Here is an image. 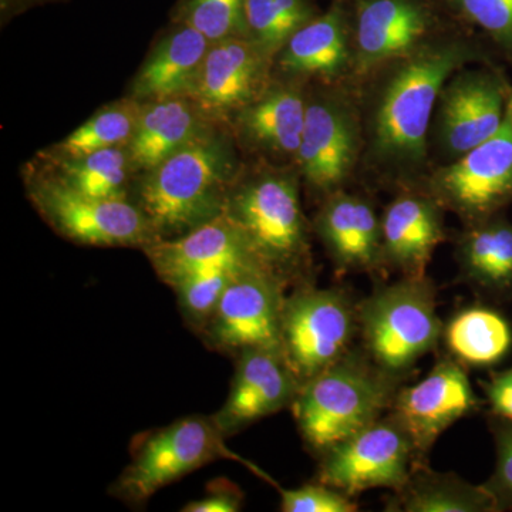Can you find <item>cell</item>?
Instances as JSON below:
<instances>
[{
    "label": "cell",
    "mask_w": 512,
    "mask_h": 512,
    "mask_svg": "<svg viewBox=\"0 0 512 512\" xmlns=\"http://www.w3.org/2000/svg\"><path fill=\"white\" fill-rule=\"evenodd\" d=\"M481 57L466 37L436 35L356 82L363 84L362 94L356 92L365 134L362 163L373 177L400 190L424 180L441 89Z\"/></svg>",
    "instance_id": "obj_1"
},
{
    "label": "cell",
    "mask_w": 512,
    "mask_h": 512,
    "mask_svg": "<svg viewBox=\"0 0 512 512\" xmlns=\"http://www.w3.org/2000/svg\"><path fill=\"white\" fill-rule=\"evenodd\" d=\"M238 180V164L225 138L202 133L146 171L137 185V207L160 239H173L217 220Z\"/></svg>",
    "instance_id": "obj_2"
},
{
    "label": "cell",
    "mask_w": 512,
    "mask_h": 512,
    "mask_svg": "<svg viewBox=\"0 0 512 512\" xmlns=\"http://www.w3.org/2000/svg\"><path fill=\"white\" fill-rule=\"evenodd\" d=\"M224 214L241 232L256 261L288 288L312 284L311 244L298 170L268 167L238 178Z\"/></svg>",
    "instance_id": "obj_3"
},
{
    "label": "cell",
    "mask_w": 512,
    "mask_h": 512,
    "mask_svg": "<svg viewBox=\"0 0 512 512\" xmlns=\"http://www.w3.org/2000/svg\"><path fill=\"white\" fill-rule=\"evenodd\" d=\"M402 382L384 373L362 348L303 383L291 409L303 443L322 456L390 412Z\"/></svg>",
    "instance_id": "obj_4"
},
{
    "label": "cell",
    "mask_w": 512,
    "mask_h": 512,
    "mask_svg": "<svg viewBox=\"0 0 512 512\" xmlns=\"http://www.w3.org/2000/svg\"><path fill=\"white\" fill-rule=\"evenodd\" d=\"M362 348L377 367L404 382L440 346L443 320L429 276L379 286L357 305Z\"/></svg>",
    "instance_id": "obj_5"
},
{
    "label": "cell",
    "mask_w": 512,
    "mask_h": 512,
    "mask_svg": "<svg viewBox=\"0 0 512 512\" xmlns=\"http://www.w3.org/2000/svg\"><path fill=\"white\" fill-rule=\"evenodd\" d=\"M225 441L227 437L214 417L200 414L183 417L151 431L134 447L130 463L111 485V494L127 504H144L161 488L225 458L244 464L278 487V483L261 468L232 453Z\"/></svg>",
    "instance_id": "obj_6"
},
{
    "label": "cell",
    "mask_w": 512,
    "mask_h": 512,
    "mask_svg": "<svg viewBox=\"0 0 512 512\" xmlns=\"http://www.w3.org/2000/svg\"><path fill=\"white\" fill-rule=\"evenodd\" d=\"M357 305L343 288L296 286L282 312V353L301 384L335 365L355 348Z\"/></svg>",
    "instance_id": "obj_7"
},
{
    "label": "cell",
    "mask_w": 512,
    "mask_h": 512,
    "mask_svg": "<svg viewBox=\"0 0 512 512\" xmlns=\"http://www.w3.org/2000/svg\"><path fill=\"white\" fill-rule=\"evenodd\" d=\"M365 134L356 92L338 84L308 96L296 170L309 190L325 200L345 190L362 163Z\"/></svg>",
    "instance_id": "obj_8"
},
{
    "label": "cell",
    "mask_w": 512,
    "mask_h": 512,
    "mask_svg": "<svg viewBox=\"0 0 512 512\" xmlns=\"http://www.w3.org/2000/svg\"><path fill=\"white\" fill-rule=\"evenodd\" d=\"M417 187L430 194L464 225L498 215L512 202V124L464 156L430 170Z\"/></svg>",
    "instance_id": "obj_9"
},
{
    "label": "cell",
    "mask_w": 512,
    "mask_h": 512,
    "mask_svg": "<svg viewBox=\"0 0 512 512\" xmlns=\"http://www.w3.org/2000/svg\"><path fill=\"white\" fill-rule=\"evenodd\" d=\"M29 195L43 220L77 244L144 249L157 241L146 215L134 202L89 197L56 175L32 181Z\"/></svg>",
    "instance_id": "obj_10"
},
{
    "label": "cell",
    "mask_w": 512,
    "mask_h": 512,
    "mask_svg": "<svg viewBox=\"0 0 512 512\" xmlns=\"http://www.w3.org/2000/svg\"><path fill=\"white\" fill-rule=\"evenodd\" d=\"M417 463L426 461L420 460L412 437L389 412L319 456L316 481L353 498L375 488L396 491Z\"/></svg>",
    "instance_id": "obj_11"
},
{
    "label": "cell",
    "mask_w": 512,
    "mask_h": 512,
    "mask_svg": "<svg viewBox=\"0 0 512 512\" xmlns=\"http://www.w3.org/2000/svg\"><path fill=\"white\" fill-rule=\"evenodd\" d=\"M286 288L281 278L262 266L245 269L225 289L198 335L208 348L235 357L248 349L282 353Z\"/></svg>",
    "instance_id": "obj_12"
},
{
    "label": "cell",
    "mask_w": 512,
    "mask_h": 512,
    "mask_svg": "<svg viewBox=\"0 0 512 512\" xmlns=\"http://www.w3.org/2000/svg\"><path fill=\"white\" fill-rule=\"evenodd\" d=\"M507 82L491 67L466 66L441 89L434 110L433 143L447 163L495 136L507 117Z\"/></svg>",
    "instance_id": "obj_13"
},
{
    "label": "cell",
    "mask_w": 512,
    "mask_h": 512,
    "mask_svg": "<svg viewBox=\"0 0 512 512\" xmlns=\"http://www.w3.org/2000/svg\"><path fill=\"white\" fill-rule=\"evenodd\" d=\"M467 369L443 356L429 375L412 386L397 390L390 413L412 437L417 456L426 461L444 431L480 407Z\"/></svg>",
    "instance_id": "obj_14"
},
{
    "label": "cell",
    "mask_w": 512,
    "mask_h": 512,
    "mask_svg": "<svg viewBox=\"0 0 512 512\" xmlns=\"http://www.w3.org/2000/svg\"><path fill=\"white\" fill-rule=\"evenodd\" d=\"M437 18L424 0H357L352 22L353 73L359 82L383 64L437 35Z\"/></svg>",
    "instance_id": "obj_15"
},
{
    "label": "cell",
    "mask_w": 512,
    "mask_h": 512,
    "mask_svg": "<svg viewBox=\"0 0 512 512\" xmlns=\"http://www.w3.org/2000/svg\"><path fill=\"white\" fill-rule=\"evenodd\" d=\"M235 359L237 367L227 400L212 414L227 439L292 407L302 386L281 352L248 349Z\"/></svg>",
    "instance_id": "obj_16"
},
{
    "label": "cell",
    "mask_w": 512,
    "mask_h": 512,
    "mask_svg": "<svg viewBox=\"0 0 512 512\" xmlns=\"http://www.w3.org/2000/svg\"><path fill=\"white\" fill-rule=\"evenodd\" d=\"M446 212L419 187L400 190L380 215L384 269L406 278L427 276L434 252L447 238Z\"/></svg>",
    "instance_id": "obj_17"
},
{
    "label": "cell",
    "mask_w": 512,
    "mask_h": 512,
    "mask_svg": "<svg viewBox=\"0 0 512 512\" xmlns=\"http://www.w3.org/2000/svg\"><path fill=\"white\" fill-rule=\"evenodd\" d=\"M271 59L249 37L212 43L187 97L207 113L241 111L268 87Z\"/></svg>",
    "instance_id": "obj_18"
},
{
    "label": "cell",
    "mask_w": 512,
    "mask_h": 512,
    "mask_svg": "<svg viewBox=\"0 0 512 512\" xmlns=\"http://www.w3.org/2000/svg\"><path fill=\"white\" fill-rule=\"evenodd\" d=\"M315 231L339 274L384 271L382 222L369 198L333 192L320 205Z\"/></svg>",
    "instance_id": "obj_19"
},
{
    "label": "cell",
    "mask_w": 512,
    "mask_h": 512,
    "mask_svg": "<svg viewBox=\"0 0 512 512\" xmlns=\"http://www.w3.org/2000/svg\"><path fill=\"white\" fill-rule=\"evenodd\" d=\"M278 66L292 79H319L326 84L352 79V25L340 3L302 26L278 53Z\"/></svg>",
    "instance_id": "obj_20"
},
{
    "label": "cell",
    "mask_w": 512,
    "mask_h": 512,
    "mask_svg": "<svg viewBox=\"0 0 512 512\" xmlns=\"http://www.w3.org/2000/svg\"><path fill=\"white\" fill-rule=\"evenodd\" d=\"M143 251L158 278L173 289L208 266L231 261L258 262L225 214L181 237L153 242Z\"/></svg>",
    "instance_id": "obj_21"
},
{
    "label": "cell",
    "mask_w": 512,
    "mask_h": 512,
    "mask_svg": "<svg viewBox=\"0 0 512 512\" xmlns=\"http://www.w3.org/2000/svg\"><path fill=\"white\" fill-rule=\"evenodd\" d=\"M306 107L308 96L301 87L268 86L239 111V128L245 140L262 153L295 163L305 128Z\"/></svg>",
    "instance_id": "obj_22"
},
{
    "label": "cell",
    "mask_w": 512,
    "mask_h": 512,
    "mask_svg": "<svg viewBox=\"0 0 512 512\" xmlns=\"http://www.w3.org/2000/svg\"><path fill=\"white\" fill-rule=\"evenodd\" d=\"M460 279L495 301L512 298V224L500 215L468 225L457 239Z\"/></svg>",
    "instance_id": "obj_23"
},
{
    "label": "cell",
    "mask_w": 512,
    "mask_h": 512,
    "mask_svg": "<svg viewBox=\"0 0 512 512\" xmlns=\"http://www.w3.org/2000/svg\"><path fill=\"white\" fill-rule=\"evenodd\" d=\"M202 111L188 97L150 101L127 146L131 167L144 173L153 170L200 137L205 133Z\"/></svg>",
    "instance_id": "obj_24"
},
{
    "label": "cell",
    "mask_w": 512,
    "mask_h": 512,
    "mask_svg": "<svg viewBox=\"0 0 512 512\" xmlns=\"http://www.w3.org/2000/svg\"><path fill=\"white\" fill-rule=\"evenodd\" d=\"M210 47V40L190 25L168 33L138 72L133 99L187 97Z\"/></svg>",
    "instance_id": "obj_25"
},
{
    "label": "cell",
    "mask_w": 512,
    "mask_h": 512,
    "mask_svg": "<svg viewBox=\"0 0 512 512\" xmlns=\"http://www.w3.org/2000/svg\"><path fill=\"white\" fill-rule=\"evenodd\" d=\"M390 512H495L497 501L484 485L468 483L454 473L431 470L426 463L413 467L409 480L393 491L386 503Z\"/></svg>",
    "instance_id": "obj_26"
},
{
    "label": "cell",
    "mask_w": 512,
    "mask_h": 512,
    "mask_svg": "<svg viewBox=\"0 0 512 512\" xmlns=\"http://www.w3.org/2000/svg\"><path fill=\"white\" fill-rule=\"evenodd\" d=\"M440 345L466 369H484L497 365L511 352L512 326L490 306H466L444 322Z\"/></svg>",
    "instance_id": "obj_27"
},
{
    "label": "cell",
    "mask_w": 512,
    "mask_h": 512,
    "mask_svg": "<svg viewBox=\"0 0 512 512\" xmlns=\"http://www.w3.org/2000/svg\"><path fill=\"white\" fill-rule=\"evenodd\" d=\"M143 106L138 100H124L104 107L92 119L77 127L62 143L53 147L50 156L57 161L69 160L107 150L126 147L136 131Z\"/></svg>",
    "instance_id": "obj_28"
},
{
    "label": "cell",
    "mask_w": 512,
    "mask_h": 512,
    "mask_svg": "<svg viewBox=\"0 0 512 512\" xmlns=\"http://www.w3.org/2000/svg\"><path fill=\"white\" fill-rule=\"evenodd\" d=\"M57 163L60 174L56 177L73 190L103 200H128L127 175L133 167L127 147L107 148Z\"/></svg>",
    "instance_id": "obj_29"
},
{
    "label": "cell",
    "mask_w": 512,
    "mask_h": 512,
    "mask_svg": "<svg viewBox=\"0 0 512 512\" xmlns=\"http://www.w3.org/2000/svg\"><path fill=\"white\" fill-rule=\"evenodd\" d=\"M312 19L306 0H245L247 37L269 57Z\"/></svg>",
    "instance_id": "obj_30"
},
{
    "label": "cell",
    "mask_w": 512,
    "mask_h": 512,
    "mask_svg": "<svg viewBox=\"0 0 512 512\" xmlns=\"http://www.w3.org/2000/svg\"><path fill=\"white\" fill-rule=\"evenodd\" d=\"M256 265L262 266L254 261L222 262L201 269L175 286L178 308L188 326L200 333L235 276Z\"/></svg>",
    "instance_id": "obj_31"
},
{
    "label": "cell",
    "mask_w": 512,
    "mask_h": 512,
    "mask_svg": "<svg viewBox=\"0 0 512 512\" xmlns=\"http://www.w3.org/2000/svg\"><path fill=\"white\" fill-rule=\"evenodd\" d=\"M185 25L197 29L212 43L247 32L245 0H190Z\"/></svg>",
    "instance_id": "obj_32"
},
{
    "label": "cell",
    "mask_w": 512,
    "mask_h": 512,
    "mask_svg": "<svg viewBox=\"0 0 512 512\" xmlns=\"http://www.w3.org/2000/svg\"><path fill=\"white\" fill-rule=\"evenodd\" d=\"M451 12L512 56V0H441Z\"/></svg>",
    "instance_id": "obj_33"
},
{
    "label": "cell",
    "mask_w": 512,
    "mask_h": 512,
    "mask_svg": "<svg viewBox=\"0 0 512 512\" xmlns=\"http://www.w3.org/2000/svg\"><path fill=\"white\" fill-rule=\"evenodd\" d=\"M278 488L282 512H356L355 498L330 485L318 483L302 485L293 490Z\"/></svg>",
    "instance_id": "obj_34"
},
{
    "label": "cell",
    "mask_w": 512,
    "mask_h": 512,
    "mask_svg": "<svg viewBox=\"0 0 512 512\" xmlns=\"http://www.w3.org/2000/svg\"><path fill=\"white\" fill-rule=\"evenodd\" d=\"M495 419L493 431L497 460L493 476L483 485L493 495L501 511L512 508V423L500 417Z\"/></svg>",
    "instance_id": "obj_35"
},
{
    "label": "cell",
    "mask_w": 512,
    "mask_h": 512,
    "mask_svg": "<svg viewBox=\"0 0 512 512\" xmlns=\"http://www.w3.org/2000/svg\"><path fill=\"white\" fill-rule=\"evenodd\" d=\"M245 494L228 478H217L208 483L200 500L191 501L181 508L183 512H238L244 507Z\"/></svg>",
    "instance_id": "obj_36"
},
{
    "label": "cell",
    "mask_w": 512,
    "mask_h": 512,
    "mask_svg": "<svg viewBox=\"0 0 512 512\" xmlns=\"http://www.w3.org/2000/svg\"><path fill=\"white\" fill-rule=\"evenodd\" d=\"M481 386L493 416L512 423V366L504 372L493 373Z\"/></svg>",
    "instance_id": "obj_37"
},
{
    "label": "cell",
    "mask_w": 512,
    "mask_h": 512,
    "mask_svg": "<svg viewBox=\"0 0 512 512\" xmlns=\"http://www.w3.org/2000/svg\"><path fill=\"white\" fill-rule=\"evenodd\" d=\"M507 117L508 119H510L512 124V96H510V101H508Z\"/></svg>",
    "instance_id": "obj_38"
}]
</instances>
